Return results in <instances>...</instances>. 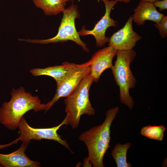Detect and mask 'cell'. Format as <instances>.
<instances>
[{
    "instance_id": "cell-4",
    "label": "cell",
    "mask_w": 167,
    "mask_h": 167,
    "mask_svg": "<svg viewBox=\"0 0 167 167\" xmlns=\"http://www.w3.org/2000/svg\"><path fill=\"white\" fill-rule=\"evenodd\" d=\"M90 72L83 79L74 91L64 100L69 125L75 129L79 126L81 115H94L95 110L89 99V92L93 82Z\"/></svg>"
},
{
    "instance_id": "cell-14",
    "label": "cell",
    "mask_w": 167,
    "mask_h": 167,
    "mask_svg": "<svg viewBox=\"0 0 167 167\" xmlns=\"http://www.w3.org/2000/svg\"><path fill=\"white\" fill-rule=\"evenodd\" d=\"M32 0L35 6L47 15H55L62 12L66 5L65 0Z\"/></svg>"
},
{
    "instance_id": "cell-3",
    "label": "cell",
    "mask_w": 167,
    "mask_h": 167,
    "mask_svg": "<svg viewBox=\"0 0 167 167\" xmlns=\"http://www.w3.org/2000/svg\"><path fill=\"white\" fill-rule=\"evenodd\" d=\"M136 54L133 49L117 50L116 60L111 68L116 84L119 87L120 101L130 110L133 109L134 102L130 94L129 90L134 88L137 81L130 66Z\"/></svg>"
},
{
    "instance_id": "cell-18",
    "label": "cell",
    "mask_w": 167,
    "mask_h": 167,
    "mask_svg": "<svg viewBox=\"0 0 167 167\" xmlns=\"http://www.w3.org/2000/svg\"><path fill=\"white\" fill-rule=\"evenodd\" d=\"M155 6L158 7L160 11H162L167 9V0H162L156 1L153 3Z\"/></svg>"
},
{
    "instance_id": "cell-10",
    "label": "cell",
    "mask_w": 167,
    "mask_h": 167,
    "mask_svg": "<svg viewBox=\"0 0 167 167\" xmlns=\"http://www.w3.org/2000/svg\"><path fill=\"white\" fill-rule=\"evenodd\" d=\"M116 51L108 45L96 51L87 62L93 82H98L104 71L112 67L113 59L116 55Z\"/></svg>"
},
{
    "instance_id": "cell-16",
    "label": "cell",
    "mask_w": 167,
    "mask_h": 167,
    "mask_svg": "<svg viewBox=\"0 0 167 167\" xmlns=\"http://www.w3.org/2000/svg\"><path fill=\"white\" fill-rule=\"evenodd\" d=\"M165 130V127L163 125H148L141 129L140 133L149 139L161 141L163 139Z\"/></svg>"
},
{
    "instance_id": "cell-2",
    "label": "cell",
    "mask_w": 167,
    "mask_h": 167,
    "mask_svg": "<svg viewBox=\"0 0 167 167\" xmlns=\"http://www.w3.org/2000/svg\"><path fill=\"white\" fill-rule=\"evenodd\" d=\"M11 95L10 101L4 103L0 109V123L9 130L17 129L21 118L29 111L45 109V104L41 103L38 96L26 92L22 87L13 89Z\"/></svg>"
},
{
    "instance_id": "cell-23",
    "label": "cell",
    "mask_w": 167,
    "mask_h": 167,
    "mask_svg": "<svg viewBox=\"0 0 167 167\" xmlns=\"http://www.w3.org/2000/svg\"><path fill=\"white\" fill-rule=\"evenodd\" d=\"M71 0H65L66 2L68 1H71Z\"/></svg>"
},
{
    "instance_id": "cell-7",
    "label": "cell",
    "mask_w": 167,
    "mask_h": 167,
    "mask_svg": "<svg viewBox=\"0 0 167 167\" xmlns=\"http://www.w3.org/2000/svg\"><path fill=\"white\" fill-rule=\"evenodd\" d=\"M69 118L66 115L63 121L58 125L50 128H34L28 124L23 116L20 120L18 128L19 130V140L30 143L32 140H41L47 139L54 140L59 143L73 153L66 139H62L57 133L58 131L63 125H68Z\"/></svg>"
},
{
    "instance_id": "cell-17",
    "label": "cell",
    "mask_w": 167,
    "mask_h": 167,
    "mask_svg": "<svg viewBox=\"0 0 167 167\" xmlns=\"http://www.w3.org/2000/svg\"><path fill=\"white\" fill-rule=\"evenodd\" d=\"M154 25L159 30L161 37L162 39L166 38L167 36V16L164 15L161 21L155 23Z\"/></svg>"
},
{
    "instance_id": "cell-11",
    "label": "cell",
    "mask_w": 167,
    "mask_h": 167,
    "mask_svg": "<svg viewBox=\"0 0 167 167\" xmlns=\"http://www.w3.org/2000/svg\"><path fill=\"white\" fill-rule=\"evenodd\" d=\"M30 142L23 141L16 150L9 154L0 153V165L4 167H39L40 163L31 160L25 154V151Z\"/></svg>"
},
{
    "instance_id": "cell-12",
    "label": "cell",
    "mask_w": 167,
    "mask_h": 167,
    "mask_svg": "<svg viewBox=\"0 0 167 167\" xmlns=\"http://www.w3.org/2000/svg\"><path fill=\"white\" fill-rule=\"evenodd\" d=\"M134 12L133 20L138 26L143 25L147 20L159 23L164 15L157 10L153 3L141 0Z\"/></svg>"
},
{
    "instance_id": "cell-5",
    "label": "cell",
    "mask_w": 167,
    "mask_h": 167,
    "mask_svg": "<svg viewBox=\"0 0 167 167\" xmlns=\"http://www.w3.org/2000/svg\"><path fill=\"white\" fill-rule=\"evenodd\" d=\"M62 12L63 17L57 34L54 37L45 40L19 39L18 40L40 44L63 42L70 40L74 41L82 47L83 50L89 52L86 44L80 39L78 32L75 27V20L79 16L78 6L72 3L67 8H65Z\"/></svg>"
},
{
    "instance_id": "cell-20",
    "label": "cell",
    "mask_w": 167,
    "mask_h": 167,
    "mask_svg": "<svg viewBox=\"0 0 167 167\" xmlns=\"http://www.w3.org/2000/svg\"><path fill=\"white\" fill-rule=\"evenodd\" d=\"M84 163H83L82 166L83 167H91L92 165V163L88 160L87 158H85L84 159Z\"/></svg>"
},
{
    "instance_id": "cell-19",
    "label": "cell",
    "mask_w": 167,
    "mask_h": 167,
    "mask_svg": "<svg viewBox=\"0 0 167 167\" xmlns=\"http://www.w3.org/2000/svg\"><path fill=\"white\" fill-rule=\"evenodd\" d=\"M19 140V139L18 138L10 143L5 144H0V149H4L6 147H9L13 144H16Z\"/></svg>"
},
{
    "instance_id": "cell-1",
    "label": "cell",
    "mask_w": 167,
    "mask_h": 167,
    "mask_svg": "<svg viewBox=\"0 0 167 167\" xmlns=\"http://www.w3.org/2000/svg\"><path fill=\"white\" fill-rule=\"evenodd\" d=\"M119 110L118 107L109 109L101 124L92 127L79 136V139L83 142L87 147L88 156L87 158L94 167H105L104 156L110 147V128Z\"/></svg>"
},
{
    "instance_id": "cell-9",
    "label": "cell",
    "mask_w": 167,
    "mask_h": 167,
    "mask_svg": "<svg viewBox=\"0 0 167 167\" xmlns=\"http://www.w3.org/2000/svg\"><path fill=\"white\" fill-rule=\"evenodd\" d=\"M132 16H130L124 27L109 38L108 45L117 50L133 49L142 37L133 28Z\"/></svg>"
},
{
    "instance_id": "cell-13",
    "label": "cell",
    "mask_w": 167,
    "mask_h": 167,
    "mask_svg": "<svg viewBox=\"0 0 167 167\" xmlns=\"http://www.w3.org/2000/svg\"><path fill=\"white\" fill-rule=\"evenodd\" d=\"M70 65V63L66 62L62 65L49 66L45 68H34L31 70L30 72L34 76L46 75L52 77L57 84L64 78Z\"/></svg>"
},
{
    "instance_id": "cell-6",
    "label": "cell",
    "mask_w": 167,
    "mask_h": 167,
    "mask_svg": "<svg viewBox=\"0 0 167 167\" xmlns=\"http://www.w3.org/2000/svg\"><path fill=\"white\" fill-rule=\"evenodd\" d=\"M90 72L87 62L78 64L71 63L70 66L63 79L57 84L56 92L52 100L45 104V113L61 98L66 97L77 88L84 78Z\"/></svg>"
},
{
    "instance_id": "cell-22",
    "label": "cell",
    "mask_w": 167,
    "mask_h": 167,
    "mask_svg": "<svg viewBox=\"0 0 167 167\" xmlns=\"http://www.w3.org/2000/svg\"><path fill=\"white\" fill-rule=\"evenodd\" d=\"M141 1L153 3L154 2L161 0H140Z\"/></svg>"
},
{
    "instance_id": "cell-21",
    "label": "cell",
    "mask_w": 167,
    "mask_h": 167,
    "mask_svg": "<svg viewBox=\"0 0 167 167\" xmlns=\"http://www.w3.org/2000/svg\"><path fill=\"white\" fill-rule=\"evenodd\" d=\"M117 2H124L128 3L130 2L131 0H114Z\"/></svg>"
},
{
    "instance_id": "cell-8",
    "label": "cell",
    "mask_w": 167,
    "mask_h": 167,
    "mask_svg": "<svg viewBox=\"0 0 167 167\" xmlns=\"http://www.w3.org/2000/svg\"><path fill=\"white\" fill-rule=\"evenodd\" d=\"M104 3L105 12L102 18L96 24L92 30H86L84 26L78 32L79 36L88 35H93L96 39V46L101 47L108 42L109 37L105 36L107 29L110 27H117V22L112 19L110 16L111 10L117 2L114 0H101Z\"/></svg>"
},
{
    "instance_id": "cell-15",
    "label": "cell",
    "mask_w": 167,
    "mask_h": 167,
    "mask_svg": "<svg viewBox=\"0 0 167 167\" xmlns=\"http://www.w3.org/2000/svg\"><path fill=\"white\" fill-rule=\"evenodd\" d=\"M131 143L116 144L112 151L111 155L115 161L117 167H131V164L127 162V152Z\"/></svg>"
}]
</instances>
